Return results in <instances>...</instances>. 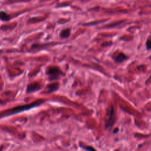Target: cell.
<instances>
[{"label":"cell","mask_w":151,"mask_h":151,"mask_svg":"<svg viewBox=\"0 0 151 151\" xmlns=\"http://www.w3.org/2000/svg\"><path fill=\"white\" fill-rule=\"evenodd\" d=\"M114 120H115V116H114V109L113 108V107L110 110V113L109 117V119L107 121V123L106 124V128H110L111 127L113 126V125L114 124Z\"/></svg>","instance_id":"3957f363"},{"label":"cell","mask_w":151,"mask_h":151,"mask_svg":"<svg viewBox=\"0 0 151 151\" xmlns=\"http://www.w3.org/2000/svg\"><path fill=\"white\" fill-rule=\"evenodd\" d=\"M70 35V29L69 28H66L62 30L60 32V37L61 38H67Z\"/></svg>","instance_id":"52a82bcc"},{"label":"cell","mask_w":151,"mask_h":151,"mask_svg":"<svg viewBox=\"0 0 151 151\" xmlns=\"http://www.w3.org/2000/svg\"><path fill=\"white\" fill-rule=\"evenodd\" d=\"M58 88V84L57 83L48 84V86H47V90H48L47 93L53 92L56 90H57Z\"/></svg>","instance_id":"8992f818"},{"label":"cell","mask_w":151,"mask_h":151,"mask_svg":"<svg viewBox=\"0 0 151 151\" xmlns=\"http://www.w3.org/2000/svg\"><path fill=\"white\" fill-rule=\"evenodd\" d=\"M146 47L147 50L151 49V40H148L146 41Z\"/></svg>","instance_id":"9c48e42d"},{"label":"cell","mask_w":151,"mask_h":151,"mask_svg":"<svg viewBox=\"0 0 151 151\" xmlns=\"http://www.w3.org/2000/svg\"><path fill=\"white\" fill-rule=\"evenodd\" d=\"M44 102V100L39 99V100H37L35 101H34L30 104L18 106L13 107L11 109H8V110L4 111L0 113V119L2 118V117H6V116L14 115L15 114H18L20 112L31 109L34 107H37L38 106L41 105Z\"/></svg>","instance_id":"6da1fadb"},{"label":"cell","mask_w":151,"mask_h":151,"mask_svg":"<svg viewBox=\"0 0 151 151\" xmlns=\"http://www.w3.org/2000/svg\"><path fill=\"white\" fill-rule=\"evenodd\" d=\"M10 19V16L5 13L4 11H0V20L2 21H8Z\"/></svg>","instance_id":"ba28073f"},{"label":"cell","mask_w":151,"mask_h":151,"mask_svg":"<svg viewBox=\"0 0 151 151\" xmlns=\"http://www.w3.org/2000/svg\"><path fill=\"white\" fill-rule=\"evenodd\" d=\"M127 57L123 53H119L116 57H114V60L118 62V63H121L126 60H127Z\"/></svg>","instance_id":"5b68a950"},{"label":"cell","mask_w":151,"mask_h":151,"mask_svg":"<svg viewBox=\"0 0 151 151\" xmlns=\"http://www.w3.org/2000/svg\"><path fill=\"white\" fill-rule=\"evenodd\" d=\"M47 73L50 80H53L58 78L61 74V72L57 67H50L47 70Z\"/></svg>","instance_id":"7a4b0ae2"},{"label":"cell","mask_w":151,"mask_h":151,"mask_svg":"<svg viewBox=\"0 0 151 151\" xmlns=\"http://www.w3.org/2000/svg\"><path fill=\"white\" fill-rule=\"evenodd\" d=\"M41 87V86H40V84L37 83H32L30 84L28 86L27 88V93H32L35 91L38 90L39 89H40Z\"/></svg>","instance_id":"277c9868"}]
</instances>
